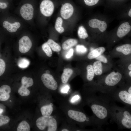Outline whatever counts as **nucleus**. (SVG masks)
<instances>
[{"label":"nucleus","instance_id":"nucleus-1","mask_svg":"<svg viewBox=\"0 0 131 131\" xmlns=\"http://www.w3.org/2000/svg\"><path fill=\"white\" fill-rule=\"evenodd\" d=\"M90 105L94 117L100 125L110 116V105L102 98L93 96Z\"/></svg>","mask_w":131,"mask_h":131},{"label":"nucleus","instance_id":"nucleus-2","mask_svg":"<svg viewBox=\"0 0 131 131\" xmlns=\"http://www.w3.org/2000/svg\"><path fill=\"white\" fill-rule=\"evenodd\" d=\"M110 116L120 128H131V114L128 109L112 105L110 106Z\"/></svg>","mask_w":131,"mask_h":131},{"label":"nucleus","instance_id":"nucleus-3","mask_svg":"<svg viewBox=\"0 0 131 131\" xmlns=\"http://www.w3.org/2000/svg\"><path fill=\"white\" fill-rule=\"evenodd\" d=\"M36 124L37 127L41 130H44L46 128L48 131H56L57 130V122L52 116L40 117L36 120Z\"/></svg>","mask_w":131,"mask_h":131},{"label":"nucleus","instance_id":"nucleus-4","mask_svg":"<svg viewBox=\"0 0 131 131\" xmlns=\"http://www.w3.org/2000/svg\"><path fill=\"white\" fill-rule=\"evenodd\" d=\"M113 93L114 98H116L127 106L131 105V87L130 86L127 90H122L117 93Z\"/></svg>","mask_w":131,"mask_h":131},{"label":"nucleus","instance_id":"nucleus-5","mask_svg":"<svg viewBox=\"0 0 131 131\" xmlns=\"http://www.w3.org/2000/svg\"><path fill=\"white\" fill-rule=\"evenodd\" d=\"M41 79L44 85L47 88L53 90L57 89V82L51 74L48 73L43 74L41 76Z\"/></svg>","mask_w":131,"mask_h":131},{"label":"nucleus","instance_id":"nucleus-6","mask_svg":"<svg viewBox=\"0 0 131 131\" xmlns=\"http://www.w3.org/2000/svg\"><path fill=\"white\" fill-rule=\"evenodd\" d=\"M54 5L50 0H43L41 3L40 9L41 13L46 17L51 16L54 10Z\"/></svg>","mask_w":131,"mask_h":131},{"label":"nucleus","instance_id":"nucleus-7","mask_svg":"<svg viewBox=\"0 0 131 131\" xmlns=\"http://www.w3.org/2000/svg\"><path fill=\"white\" fill-rule=\"evenodd\" d=\"M122 78V75L120 73L113 72L106 76L105 79V82L108 86H114L119 82Z\"/></svg>","mask_w":131,"mask_h":131},{"label":"nucleus","instance_id":"nucleus-8","mask_svg":"<svg viewBox=\"0 0 131 131\" xmlns=\"http://www.w3.org/2000/svg\"><path fill=\"white\" fill-rule=\"evenodd\" d=\"M67 114L70 118L78 122H84L90 120V118L85 114L79 111L70 110L68 111Z\"/></svg>","mask_w":131,"mask_h":131},{"label":"nucleus","instance_id":"nucleus-9","mask_svg":"<svg viewBox=\"0 0 131 131\" xmlns=\"http://www.w3.org/2000/svg\"><path fill=\"white\" fill-rule=\"evenodd\" d=\"M34 9L30 4L26 3L23 5L20 9L22 16L25 19L29 20L32 19L33 15Z\"/></svg>","mask_w":131,"mask_h":131},{"label":"nucleus","instance_id":"nucleus-10","mask_svg":"<svg viewBox=\"0 0 131 131\" xmlns=\"http://www.w3.org/2000/svg\"><path fill=\"white\" fill-rule=\"evenodd\" d=\"M18 43L19 51L23 53L28 52L32 46V43L31 40L27 36H24L20 38Z\"/></svg>","mask_w":131,"mask_h":131},{"label":"nucleus","instance_id":"nucleus-11","mask_svg":"<svg viewBox=\"0 0 131 131\" xmlns=\"http://www.w3.org/2000/svg\"><path fill=\"white\" fill-rule=\"evenodd\" d=\"M74 11V8L70 3H66L63 5L60 10V15L64 19L70 18L72 15Z\"/></svg>","mask_w":131,"mask_h":131},{"label":"nucleus","instance_id":"nucleus-12","mask_svg":"<svg viewBox=\"0 0 131 131\" xmlns=\"http://www.w3.org/2000/svg\"><path fill=\"white\" fill-rule=\"evenodd\" d=\"M89 24L90 27L98 28L100 31L102 32L105 31L107 27V24L105 21L96 18L90 20L89 22Z\"/></svg>","mask_w":131,"mask_h":131},{"label":"nucleus","instance_id":"nucleus-13","mask_svg":"<svg viewBox=\"0 0 131 131\" xmlns=\"http://www.w3.org/2000/svg\"><path fill=\"white\" fill-rule=\"evenodd\" d=\"M11 88L8 85H4L0 87V101H4L8 100L10 98Z\"/></svg>","mask_w":131,"mask_h":131},{"label":"nucleus","instance_id":"nucleus-14","mask_svg":"<svg viewBox=\"0 0 131 131\" xmlns=\"http://www.w3.org/2000/svg\"><path fill=\"white\" fill-rule=\"evenodd\" d=\"M131 25L128 22H124L121 24L118 27L117 32L118 37L121 38L127 34L130 31Z\"/></svg>","mask_w":131,"mask_h":131},{"label":"nucleus","instance_id":"nucleus-15","mask_svg":"<svg viewBox=\"0 0 131 131\" xmlns=\"http://www.w3.org/2000/svg\"><path fill=\"white\" fill-rule=\"evenodd\" d=\"M20 23L17 22L11 23L8 21H5L3 23L4 27L6 28L8 31L11 33L16 32L17 29L20 27Z\"/></svg>","mask_w":131,"mask_h":131},{"label":"nucleus","instance_id":"nucleus-16","mask_svg":"<svg viewBox=\"0 0 131 131\" xmlns=\"http://www.w3.org/2000/svg\"><path fill=\"white\" fill-rule=\"evenodd\" d=\"M105 51V48L103 47H100L91 50L88 54V57L91 59L95 58L101 55Z\"/></svg>","mask_w":131,"mask_h":131},{"label":"nucleus","instance_id":"nucleus-17","mask_svg":"<svg viewBox=\"0 0 131 131\" xmlns=\"http://www.w3.org/2000/svg\"><path fill=\"white\" fill-rule=\"evenodd\" d=\"M53 105L51 103L49 105L42 106L41 108V111L43 116L45 117L49 116L53 111Z\"/></svg>","mask_w":131,"mask_h":131},{"label":"nucleus","instance_id":"nucleus-18","mask_svg":"<svg viewBox=\"0 0 131 131\" xmlns=\"http://www.w3.org/2000/svg\"><path fill=\"white\" fill-rule=\"evenodd\" d=\"M73 72V70L71 69L66 68L64 69L61 78L63 83L65 84L67 83Z\"/></svg>","mask_w":131,"mask_h":131},{"label":"nucleus","instance_id":"nucleus-19","mask_svg":"<svg viewBox=\"0 0 131 131\" xmlns=\"http://www.w3.org/2000/svg\"><path fill=\"white\" fill-rule=\"evenodd\" d=\"M78 43L77 40L75 39H70L65 41L62 44L63 49L66 50L76 45Z\"/></svg>","mask_w":131,"mask_h":131},{"label":"nucleus","instance_id":"nucleus-20","mask_svg":"<svg viewBox=\"0 0 131 131\" xmlns=\"http://www.w3.org/2000/svg\"><path fill=\"white\" fill-rule=\"evenodd\" d=\"M116 50L125 55H128L131 52V45L126 44L118 46L116 48Z\"/></svg>","mask_w":131,"mask_h":131},{"label":"nucleus","instance_id":"nucleus-21","mask_svg":"<svg viewBox=\"0 0 131 131\" xmlns=\"http://www.w3.org/2000/svg\"><path fill=\"white\" fill-rule=\"evenodd\" d=\"M93 70L95 74L100 75L103 73V66L101 62L97 61L95 62L92 66Z\"/></svg>","mask_w":131,"mask_h":131},{"label":"nucleus","instance_id":"nucleus-22","mask_svg":"<svg viewBox=\"0 0 131 131\" xmlns=\"http://www.w3.org/2000/svg\"><path fill=\"white\" fill-rule=\"evenodd\" d=\"M63 20L60 17L57 19L55 25V28L57 31L60 33H63L65 30L64 28L62 26Z\"/></svg>","mask_w":131,"mask_h":131},{"label":"nucleus","instance_id":"nucleus-23","mask_svg":"<svg viewBox=\"0 0 131 131\" xmlns=\"http://www.w3.org/2000/svg\"><path fill=\"white\" fill-rule=\"evenodd\" d=\"M30 130V126L25 121L21 122L18 125L17 129V131H29Z\"/></svg>","mask_w":131,"mask_h":131},{"label":"nucleus","instance_id":"nucleus-24","mask_svg":"<svg viewBox=\"0 0 131 131\" xmlns=\"http://www.w3.org/2000/svg\"><path fill=\"white\" fill-rule=\"evenodd\" d=\"M47 42L53 51L58 52L61 50V48L60 46L52 40L49 39Z\"/></svg>","mask_w":131,"mask_h":131},{"label":"nucleus","instance_id":"nucleus-25","mask_svg":"<svg viewBox=\"0 0 131 131\" xmlns=\"http://www.w3.org/2000/svg\"><path fill=\"white\" fill-rule=\"evenodd\" d=\"M21 83L22 85L27 88L33 85V81L32 79L31 78L24 76L22 78Z\"/></svg>","mask_w":131,"mask_h":131},{"label":"nucleus","instance_id":"nucleus-26","mask_svg":"<svg viewBox=\"0 0 131 131\" xmlns=\"http://www.w3.org/2000/svg\"><path fill=\"white\" fill-rule=\"evenodd\" d=\"M87 71V78L89 81H91L93 79L95 74L94 72L92 66L91 65H89L86 67Z\"/></svg>","mask_w":131,"mask_h":131},{"label":"nucleus","instance_id":"nucleus-27","mask_svg":"<svg viewBox=\"0 0 131 131\" xmlns=\"http://www.w3.org/2000/svg\"><path fill=\"white\" fill-rule=\"evenodd\" d=\"M78 34L79 37L81 39H85L88 36L86 30L82 26L79 27L78 31Z\"/></svg>","mask_w":131,"mask_h":131},{"label":"nucleus","instance_id":"nucleus-28","mask_svg":"<svg viewBox=\"0 0 131 131\" xmlns=\"http://www.w3.org/2000/svg\"><path fill=\"white\" fill-rule=\"evenodd\" d=\"M30 64V61L25 58H20L18 62V66L21 68H25L27 67Z\"/></svg>","mask_w":131,"mask_h":131},{"label":"nucleus","instance_id":"nucleus-29","mask_svg":"<svg viewBox=\"0 0 131 131\" xmlns=\"http://www.w3.org/2000/svg\"><path fill=\"white\" fill-rule=\"evenodd\" d=\"M42 47V50L49 57L51 56L52 55L51 49L47 42L43 43Z\"/></svg>","mask_w":131,"mask_h":131},{"label":"nucleus","instance_id":"nucleus-30","mask_svg":"<svg viewBox=\"0 0 131 131\" xmlns=\"http://www.w3.org/2000/svg\"><path fill=\"white\" fill-rule=\"evenodd\" d=\"M18 92L19 94L22 96H28L30 93L29 90L27 88L22 85L18 89Z\"/></svg>","mask_w":131,"mask_h":131},{"label":"nucleus","instance_id":"nucleus-31","mask_svg":"<svg viewBox=\"0 0 131 131\" xmlns=\"http://www.w3.org/2000/svg\"><path fill=\"white\" fill-rule=\"evenodd\" d=\"M87 48L84 46L78 45L76 47V51L77 53L79 54H83L87 51Z\"/></svg>","mask_w":131,"mask_h":131},{"label":"nucleus","instance_id":"nucleus-32","mask_svg":"<svg viewBox=\"0 0 131 131\" xmlns=\"http://www.w3.org/2000/svg\"><path fill=\"white\" fill-rule=\"evenodd\" d=\"M8 117L0 114V127L8 123L10 121Z\"/></svg>","mask_w":131,"mask_h":131},{"label":"nucleus","instance_id":"nucleus-33","mask_svg":"<svg viewBox=\"0 0 131 131\" xmlns=\"http://www.w3.org/2000/svg\"><path fill=\"white\" fill-rule=\"evenodd\" d=\"M6 64L4 60L0 58V76L4 73L5 69Z\"/></svg>","mask_w":131,"mask_h":131},{"label":"nucleus","instance_id":"nucleus-34","mask_svg":"<svg viewBox=\"0 0 131 131\" xmlns=\"http://www.w3.org/2000/svg\"><path fill=\"white\" fill-rule=\"evenodd\" d=\"M99 0H84L85 4L89 6H92L97 4Z\"/></svg>","mask_w":131,"mask_h":131},{"label":"nucleus","instance_id":"nucleus-35","mask_svg":"<svg viewBox=\"0 0 131 131\" xmlns=\"http://www.w3.org/2000/svg\"><path fill=\"white\" fill-rule=\"evenodd\" d=\"M95 58L98 61L105 63H107L108 61L107 58L101 55Z\"/></svg>","mask_w":131,"mask_h":131},{"label":"nucleus","instance_id":"nucleus-36","mask_svg":"<svg viewBox=\"0 0 131 131\" xmlns=\"http://www.w3.org/2000/svg\"><path fill=\"white\" fill-rule=\"evenodd\" d=\"M74 50L73 48H70L66 55L65 57L67 59H69L73 55Z\"/></svg>","mask_w":131,"mask_h":131},{"label":"nucleus","instance_id":"nucleus-37","mask_svg":"<svg viewBox=\"0 0 131 131\" xmlns=\"http://www.w3.org/2000/svg\"><path fill=\"white\" fill-rule=\"evenodd\" d=\"M69 88V86L68 85H66L61 89V91L63 93H67Z\"/></svg>","mask_w":131,"mask_h":131},{"label":"nucleus","instance_id":"nucleus-38","mask_svg":"<svg viewBox=\"0 0 131 131\" xmlns=\"http://www.w3.org/2000/svg\"><path fill=\"white\" fill-rule=\"evenodd\" d=\"M80 98V97L79 95H76L74 96L71 98V102L72 103H74L78 100Z\"/></svg>","mask_w":131,"mask_h":131},{"label":"nucleus","instance_id":"nucleus-39","mask_svg":"<svg viewBox=\"0 0 131 131\" xmlns=\"http://www.w3.org/2000/svg\"><path fill=\"white\" fill-rule=\"evenodd\" d=\"M7 7V5L6 3L0 2V8L2 9H5Z\"/></svg>","mask_w":131,"mask_h":131},{"label":"nucleus","instance_id":"nucleus-40","mask_svg":"<svg viewBox=\"0 0 131 131\" xmlns=\"http://www.w3.org/2000/svg\"><path fill=\"white\" fill-rule=\"evenodd\" d=\"M128 15L130 16L131 17V9H130L129 11Z\"/></svg>","mask_w":131,"mask_h":131},{"label":"nucleus","instance_id":"nucleus-41","mask_svg":"<svg viewBox=\"0 0 131 131\" xmlns=\"http://www.w3.org/2000/svg\"><path fill=\"white\" fill-rule=\"evenodd\" d=\"M3 112V109L0 108V114L2 113Z\"/></svg>","mask_w":131,"mask_h":131},{"label":"nucleus","instance_id":"nucleus-42","mask_svg":"<svg viewBox=\"0 0 131 131\" xmlns=\"http://www.w3.org/2000/svg\"><path fill=\"white\" fill-rule=\"evenodd\" d=\"M128 69L130 70H131V64H130L128 66Z\"/></svg>","mask_w":131,"mask_h":131},{"label":"nucleus","instance_id":"nucleus-43","mask_svg":"<svg viewBox=\"0 0 131 131\" xmlns=\"http://www.w3.org/2000/svg\"><path fill=\"white\" fill-rule=\"evenodd\" d=\"M62 131H68L69 130H68L66 129H64L62 130Z\"/></svg>","mask_w":131,"mask_h":131},{"label":"nucleus","instance_id":"nucleus-44","mask_svg":"<svg viewBox=\"0 0 131 131\" xmlns=\"http://www.w3.org/2000/svg\"><path fill=\"white\" fill-rule=\"evenodd\" d=\"M129 76L130 77H131V71H130V72H129Z\"/></svg>","mask_w":131,"mask_h":131}]
</instances>
